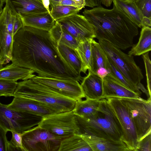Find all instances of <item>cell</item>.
<instances>
[{
  "instance_id": "cell-49",
  "label": "cell",
  "mask_w": 151,
  "mask_h": 151,
  "mask_svg": "<svg viewBox=\"0 0 151 151\" xmlns=\"http://www.w3.org/2000/svg\"><path fill=\"white\" fill-rule=\"evenodd\" d=\"M1 97V96H0V97Z\"/></svg>"
},
{
  "instance_id": "cell-37",
  "label": "cell",
  "mask_w": 151,
  "mask_h": 151,
  "mask_svg": "<svg viewBox=\"0 0 151 151\" xmlns=\"http://www.w3.org/2000/svg\"><path fill=\"white\" fill-rule=\"evenodd\" d=\"M12 137L10 142L15 147L21 149L22 151H25L22 145V132L11 131Z\"/></svg>"
},
{
  "instance_id": "cell-39",
  "label": "cell",
  "mask_w": 151,
  "mask_h": 151,
  "mask_svg": "<svg viewBox=\"0 0 151 151\" xmlns=\"http://www.w3.org/2000/svg\"><path fill=\"white\" fill-rule=\"evenodd\" d=\"M7 132L0 126V151H6L8 140L6 136Z\"/></svg>"
},
{
  "instance_id": "cell-7",
  "label": "cell",
  "mask_w": 151,
  "mask_h": 151,
  "mask_svg": "<svg viewBox=\"0 0 151 151\" xmlns=\"http://www.w3.org/2000/svg\"><path fill=\"white\" fill-rule=\"evenodd\" d=\"M22 133L25 151H58L63 139L38 125Z\"/></svg>"
},
{
  "instance_id": "cell-16",
  "label": "cell",
  "mask_w": 151,
  "mask_h": 151,
  "mask_svg": "<svg viewBox=\"0 0 151 151\" xmlns=\"http://www.w3.org/2000/svg\"><path fill=\"white\" fill-rule=\"evenodd\" d=\"M88 70V75L83 78L81 84L85 97L93 99H103V79L96 74Z\"/></svg>"
},
{
  "instance_id": "cell-40",
  "label": "cell",
  "mask_w": 151,
  "mask_h": 151,
  "mask_svg": "<svg viewBox=\"0 0 151 151\" xmlns=\"http://www.w3.org/2000/svg\"><path fill=\"white\" fill-rule=\"evenodd\" d=\"M24 26L22 18L18 15L16 16L13 26V37L20 29Z\"/></svg>"
},
{
  "instance_id": "cell-21",
  "label": "cell",
  "mask_w": 151,
  "mask_h": 151,
  "mask_svg": "<svg viewBox=\"0 0 151 151\" xmlns=\"http://www.w3.org/2000/svg\"><path fill=\"white\" fill-rule=\"evenodd\" d=\"M24 26L50 31L54 26L55 21L50 12L32 14L22 18Z\"/></svg>"
},
{
  "instance_id": "cell-47",
  "label": "cell",
  "mask_w": 151,
  "mask_h": 151,
  "mask_svg": "<svg viewBox=\"0 0 151 151\" xmlns=\"http://www.w3.org/2000/svg\"><path fill=\"white\" fill-rule=\"evenodd\" d=\"M2 10H3V9H2V8H0V16L1 15V14L2 12Z\"/></svg>"
},
{
  "instance_id": "cell-35",
  "label": "cell",
  "mask_w": 151,
  "mask_h": 151,
  "mask_svg": "<svg viewBox=\"0 0 151 151\" xmlns=\"http://www.w3.org/2000/svg\"><path fill=\"white\" fill-rule=\"evenodd\" d=\"M145 67L147 78V87L149 95L151 96V62L148 52L142 55Z\"/></svg>"
},
{
  "instance_id": "cell-38",
  "label": "cell",
  "mask_w": 151,
  "mask_h": 151,
  "mask_svg": "<svg viewBox=\"0 0 151 151\" xmlns=\"http://www.w3.org/2000/svg\"><path fill=\"white\" fill-rule=\"evenodd\" d=\"M113 0H85L86 6L91 8L101 6V4L108 7L110 6Z\"/></svg>"
},
{
  "instance_id": "cell-46",
  "label": "cell",
  "mask_w": 151,
  "mask_h": 151,
  "mask_svg": "<svg viewBox=\"0 0 151 151\" xmlns=\"http://www.w3.org/2000/svg\"><path fill=\"white\" fill-rule=\"evenodd\" d=\"M3 65L2 63L0 61V70L3 67Z\"/></svg>"
},
{
  "instance_id": "cell-45",
  "label": "cell",
  "mask_w": 151,
  "mask_h": 151,
  "mask_svg": "<svg viewBox=\"0 0 151 151\" xmlns=\"http://www.w3.org/2000/svg\"><path fill=\"white\" fill-rule=\"evenodd\" d=\"M6 0H0V8H2L3 4L5 3Z\"/></svg>"
},
{
  "instance_id": "cell-41",
  "label": "cell",
  "mask_w": 151,
  "mask_h": 151,
  "mask_svg": "<svg viewBox=\"0 0 151 151\" xmlns=\"http://www.w3.org/2000/svg\"><path fill=\"white\" fill-rule=\"evenodd\" d=\"M22 151L21 150L14 145L11 142L8 140L6 145V151Z\"/></svg>"
},
{
  "instance_id": "cell-22",
  "label": "cell",
  "mask_w": 151,
  "mask_h": 151,
  "mask_svg": "<svg viewBox=\"0 0 151 151\" xmlns=\"http://www.w3.org/2000/svg\"><path fill=\"white\" fill-rule=\"evenodd\" d=\"M91 69L89 70L96 74L101 70H108V57L99 43L93 39L91 42Z\"/></svg>"
},
{
  "instance_id": "cell-4",
  "label": "cell",
  "mask_w": 151,
  "mask_h": 151,
  "mask_svg": "<svg viewBox=\"0 0 151 151\" xmlns=\"http://www.w3.org/2000/svg\"><path fill=\"white\" fill-rule=\"evenodd\" d=\"M29 99L42 103L56 113L73 110L76 101L69 98L32 79L18 82L14 96Z\"/></svg>"
},
{
  "instance_id": "cell-30",
  "label": "cell",
  "mask_w": 151,
  "mask_h": 151,
  "mask_svg": "<svg viewBox=\"0 0 151 151\" xmlns=\"http://www.w3.org/2000/svg\"><path fill=\"white\" fill-rule=\"evenodd\" d=\"M82 9L80 7L68 5H58L51 7L50 14L56 21L71 15L78 14Z\"/></svg>"
},
{
  "instance_id": "cell-29",
  "label": "cell",
  "mask_w": 151,
  "mask_h": 151,
  "mask_svg": "<svg viewBox=\"0 0 151 151\" xmlns=\"http://www.w3.org/2000/svg\"><path fill=\"white\" fill-rule=\"evenodd\" d=\"M108 69L109 73L108 76L111 77L127 88L141 96V92L138 88L134 85L126 78L108 58Z\"/></svg>"
},
{
  "instance_id": "cell-12",
  "label": "cell",
  "mask_w": 151,
  "mask_h": 151,
  "mask_svg": "<svg viewBox=\"0 0 151 151\" xmlns=\"http://www.w3.org/2000/svg\"><path fill=\"white\" fill-rule=\"evenodd\" d=\"M32 79L61 94L76 101L85 98L81 84L73 80L50 78L35 76Z\"/></svg>"
},
{
  "instance_id": "cell-28",
  "label": "cell",
  "mask_w": 151,
  "mask_h": 151,
  "mask_svg": "<svg viewBox=\"0 0 151 151\" xmlns=\"http://www.w3.org/2000/svg\"><path fill=\"white\" fill-rule=\"evenodd\" d=\"M92 40L90 39L80 42L76 49L82 63V72L84 73H86L87 70H91V69Z\"/></svg>"
},
{
  "instance_id": "cell-5",
  "label": "cell",
  "mask_w": 151,
  "mask_h": 151,
  "mask_svg": "<svg viewBox=\"0 0 151 151\" xmlns=\"http://www.w3.org/2000/svg\"><path fill=\"white\" fill-rule=\"evenodd\" d=\"M98 41L107 57L116 67L128 80L137 87V85L143 79V76L133 56L124 52L121 49L106 41Z\"/></svg>"
},
{
  "instance_id": "cell-42",
  "label": "cell",
  "mask_w": 151,
  "mask_h": 151,
  "mask_svg": "<svg viewBox=\"0 0 151 151\" xmlns=\"http://www.w3.org/2000/svg\"><path fill=\"white\" fill-rule=\"evenodd\" d=\"M142 27H149L151 26V19L144 17L142 22Z\"/></svg>"
},
{
  "instance_id": "cell-27",
  "label": "cell",
  "mask_w": 151,
  "mask_h": 151,
  "mask_svg": "<svg viewBox=\"0 0 151 151\" xmlns=\"http://www.w3.org/2000/svg\"><path fill=\"white\" fill-rule=\"evenodd\" d=\"M49 32L51 37L57 43H61L75 49L77 48L80 43L56 21Z\"/></svg>"
},
{
  "instance_id": "cell-31",
  "label": "cell",
  "mask_w": 151,
  "mask_h": 151,
  "mask_svg": "<svg viewBox=\"0 0 151 151\" xmlns=\"http://www.w3.org/2000/svg\"><path fill=\"white\" fill-rule=\"evenodd\" d=\"M17 84V81L0 79V96H14Z\"/></svg>"
},
{
  "instance_id": "cell-14",
  "label": "cell",
  "mask_w": 151,
  "mask_h": 151,
  "mask_svg": "<svg viewBox=\"0 0 151 151\" xmlns=\"http://www.w3.org/2000/svg\"><path fill=\"white\" fill-rule=\"evenodd\" d=\"M5 3L15 15L22 18L48 12L44 6L42 0H6Z\"/></svg>"
},
{
  "instance_id": "cell-36",
  "label": "cell",
  "mask_w": 151,
  "mask_h": 151,
  "mask_svg": "<svg viewBox=\"0 0 151 151\" xmlns=\"http://www.w3.org/2000/svg\"><path fill=\"white\" fill-rule=\"evenodd\" d=\"M137 151H151V133L146 136L139 141Z\"/></svg>"
},
{
  "instance_id": "cell-17",
  "label": "cell",
  "mask_w": 151,
  "mask_h": 151,
  "mask_svg": "<svg viewBox=\"0 0 151 151\" xmlns=\"http://www.w3.org/2000/svg\"><path fill=\"white\" fill-rule=\"evenodd\" d=\"M13 38L8 32L4 16L2 12L0 16V61L3 65L11 61Z\"/></svg>"
},
{
  "instance_id": "cell-32",
  "label": "cell",
  "mask_w": 151,
  "mask_h": 151,
  "mask_svg": "<svg viewBox=\"0 0 151 151\" xmlns=\"http://www.w3.org/2000/svg\"><path fill=\"white\" fill-rule=\"evenodd\" d=\"M2 12L4 14L5 23L9 32L13 38V29L16 16L12 12L8 6L6 4L3 9Z\"/></svg>"
},
{
  "instance_id": "cell-1",
  "label": "cell",
  "mask_w": 151,
  "mask_h": 151,
  "mask_svg": "<svg viewBox=\"0 0 151 151\" xmlns=\"http://www.w3.org/2000/svg\"><path fill=\"white\" fill-rule=\"evenodd\" d=\"M12 63L38 76L78 81L83 78L64 60L49 31L24 26L14 35Z\"/></svg>"
},
{
  "instance_id": "cell-43",
  "label": "cell",
  "mask_w": 151,
  "mask_h": 151,
  "mask_svg": "<svg viewBox=\"0 0 151 151\" xmlns=\"http://www.w3.org/2000/svg\"><path fill=\"white\" fill-rule=\"evenodd\" d=\"M137 86L139 90V89H141L144 92H145L146 94L148 97L149 96L150 98H151V96H150L149 95L148 91L145 89L143 85L141 84L140 82L137 85Z\"/></svg>"
},
{
  "instance_id": "cell-34",
  "label": "cell",
  "mask_w": 151,
  "mask_h": 151,
  "mask_svg": "<svg viewBox=\"0 0 151 151\" xmlns=\"http://www.w3.org/2000/svg\"><path fill=\"white\" fill-rule=\"evenodd\" d=\"M134 2L143 16L151 19V0H135Z\"/></svg>"
},
{
  "instance_id": "cell-10",
  "label": "cell",
  "mask_w": 151,
  "mask_h": 151,
  "mask_svg": "<svg viewBox=\"0 0 151 151\" xmlns=\"http://www.w3.org/2000/svg\"><path fill=\"white\" fill-rule=\"evenodd\" d=\"M115 113L122 127L123 142L129 151H137L139 142L135 127L129 111L118 98L106 99Z\"/></svg>"
},
{
  "instance_id": "cell-8",
  "label": "cell",
  "mask_w": 151,
  "mask_h": 151,
  "mask_svg": "<svg viewBox=\"0 0 151 151\" xmlns=\"http://www.w3.org/2000/svg\"><path fill=\"white\" fill-rule=\"evenodd\" d=\"M37 125L63 139L80 134L76 116L73 110L49 115L43 118Z\"/></svg>"
},
{
  "instance_id": "cell-6",
  "label": "cell",
  "mask_w": 151,
  "mask_h": 151,
  "mask_svg": "<svg viewBox=\"0 0 151 151\" xmlns=\"http://www.w3.org/2000/svg\"><path fill=\"white\" fill-rule=\"evenodd\" d=\"M127 108L134 124L138 142L151 133V100L119 98Z\"/></svg>"
},
{
  "instance_id": "cell-3",
  "label": "cell",
  "mask_w": 151,
  "mask_h": 151,
  "mask_svg": "<svg viewBox=\"0 0 151 151\" xmlns=\"http://www.w3.org/2000/svg\"><path fill=\"white\" fill-rule=\"evenodd\" d=\"M76 116L81 134L92 135L125 144L122 140L123 133L120 124L106 99L100 100L98 110L91 117Z\"/></svg>"
},
{
  "instance_id": "cell-15",
  "label": "cell",
  "mask_w": 151,
  "mask_h": 151,
  "mask_svg": "<svg viewBox=\"0 0 151 151\" xmlns=\"http://www.w3.org/2000/svg\"><path fill=\"white\" fill-rule=\"evenodd\" d=\"M103 99L110 98H138L140 95L125 87L111 77L107 76L103 79Z\"/></svg>"
},
{
  "instance_id": "cell-33",
  "label": "cell",
  "mask_w": 151,
  "mask_h": 151,
  "mask_svg": "<svg viewBox=\"0 0 151 151\" xmlns=\"http://www.w3.org/2000/svg\"><path fill=\"white\" fill-rule=\"evenodd\" d=\"M51 7L58 5H68L78 7L82 9L86 6L85 0H49Z\"/></svg>"
},
{
  "instance_id": "cell-18",
  "label": "cell",
  "mask_w": 151,
  "mask_h": 151,
  "mask_svg": "<svg viewBox=\"0 0 151 151\" xmlns=\"http://www.w3.org/2000/svg\"><path fill=\"white\" fill-rule=\"evenodd\" d=\"M31 69L20 66L12 63L0 70V79L17 81L31 79L36 75Z\"/></svg>"
},
{
  "instance_id": "cell-24",
  "label": "cell",
  "mask_w": 151,
  "mask_h": 151,
  "mask_svg": "<svg viewBox=\"0 0 151 151\" xmlns=\"http://www.w3.org/2000/svg\"><path fill=\"white\" fill-rule=\"evenodd\" d=\"M59 52L66 63L79 75H81L82 63L76 49L57 43Z\"/></svg>"
},
{
  "instance_id": "cell-11",
  "label": "cell",
  "mask_w": 151,
  "mask_h": 151,
  "mask_svg": "<svg viewBox=\"0 0 151 151\" xmlns=\"http://www.w3.org/2000/svg\"><path fill=\"white\" fill-rule=\"evenodd\" d=\"M56 21L79 43L95 38L93 26L83 15L76 14Z\"/></svg>"
},
{
  "instance_id": "cell-9",
  "label": "cell",
  "mask_w": 151,
  "mask_h": 151,
  "mask_svg": "<svg viewBox=\"0 0 151 151\" xmlns=\"http://www.w3.org/2000/svg\"><path fill=\"white\" fill-rule=\"evenodd\" d=\"M42 118L12 110L0 102V126L7 132H22L37 125Z\"/></svg>"
},
{
  "instance_id": "cell-25",
  "label": "cell",
  "mask_w": 151,
  "mask_h": 151,
  "mask_svg": "<svg viewBox=\"0 0 151 151\" xmlns=\"http://www.w3.org/2000/svg\"><path fill=\"white\" fill-rule=\"evenodd\" d=\"M100 103L99 99H86L77 101L73 111L76 116L84 118L90 117L96 114Z\"/></svg>"
},
{
  "instance_id": "cell-20",
  "label": "cell",
  "mask_w": 151,
  "mask_h": 151,
  "mask_svg": "<svg viewBox=\"0 0 151 151\" xmlns=\"http://www.w3.org/2000/svg\"><path fill=\"white\" fill-rule=\"evenodd\" d=\"M113 6L124 14L138 27H142L144 17L136 5L134 1L126 0H113Z\"/></svg>"
},
{
  "instance_id": "cell-48",
  "label": "cell",
  "mask_w": 151,
  "mask_h": 151,
  "mask_svg": "<svg viewBox=\"0 0 151 151\" xmlns=\"http://www.w3.org/2000/svg\"><path fill=\"white\" fill-rule=\"evenodd\" d=\"M127 1H134L135 0H126Z\"/></svg>"
},
{
  "instance_id": "cell-44",
  "label": "cell",
  "mask_w": 151,
  "mask_h": 151,
  "mask_svg": "<svg viewBox=\"0 0 151 151\" xmlns=\"http://www.w3.org/2000/svg\"><path fill=\"white\" fill-rule=\"evenodd\" d=\"M42 2L44 7L49 12H50L49 9L50 4L49 0H42Z\"/></svg>"
},
{
  "instance_id": "cell-26",
  "label": "cell",
  "mask_w": 151,
  "mask_h": 151,
  "mask_svg": "<svg viewBox=\"0 0 151 151\" xmlns=\"http://www.w3.org/2000/svg\"><path fill=\"white\" fill-rule=\"evenodd\" d=\"M128 54L132 56H140L151 50V28L142 27L137 43L134 45Z\"/></svg>"
},
{
  "instance_id": "cell-23",
  "label": "cell",
  "mask_w": 151,
  "mask_h": 151,
  "mask_svg": "<svg viewBox=\"0 0 151 151\" xmlns=\"http://www.w3.org/2000/svg\"><path fill=\"white\" fill-rule=\"evenodd\" d=\"M92 151L81 134H75L62 139L58 151Z\"/></svg>"
},
{
  "instance_id": "cell-2",
  "label": "cell",
  "mask_w": 151,
  "mask_h": 151,
  "mask_svg": "<svg viewBox=\"0 0 151 151\" xmlns=\"http://www.w3.org/2000/svg\"><path fill=\"white\" fill-rule=\"evenodd\" d=\"M83 14L93 26L98 40L106 41L123 50L134 45L138 27L114 6L111 9L101 6L85 9Z\"/></svg>"
},
{
  "instance_id": "cell-13",
  "label": "cell",
  "mask_w": 151,
  "mask_h": 151,
  "mask_svg": "<svg viewBox=\"0 0 151 151\" xmlns=\"http://www.w3.org/2000/svg\"><path fill=\"white\" fill-rule=\"evenodd\" d=\"M14 110L26 112L42 118L56 113L46 105L35 101L21 97H14L7 105Z\"/></svg>"
},
{
  "instance_id": "cell-19",
  "label": "cell",
  "mask_w": 151,
  "mask_h": 151,
  "mask_svg": "<svg viewBox=\"0 0 151 151\" xmlns=\"http://www.w3.org/2000/svg\"><path fill=\"white\" fill-rule=\"evenodd\" d=\"M92 151H127L124 144L113 142L106 139L90 135L81 134Z\"/></svg>"
}]
</instances>
